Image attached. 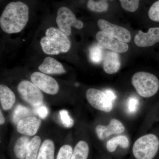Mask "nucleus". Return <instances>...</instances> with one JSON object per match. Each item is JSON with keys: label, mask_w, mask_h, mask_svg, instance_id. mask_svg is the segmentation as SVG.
<instances>
[{"label": "nucleus", "mask_w": 159, "mask_h": 159, "mask_svg": "<svg viewBox=\"0 0 159 159\" xmlns=\"http://www.w3.org/2000/svg\"><path fill=\"white\" fill-rule=\"evenodd\" d=\"M105 93L112 101L115 100L117 98L116 95L114 93L113 91L110 89H107L105 91Z\"/></svg>", "instance_id": "31"}, {"label": "nucleus", "mask_w": 159, "mask_h": 159, "mask_svg": "<svg viewBox=\"0 0 159 159\" xmlns=\"http://www.w3.org/2000/svg\"><path fill=\"white\" fill-rule=\"evenodd\" d=\"M36 159H55V145L52 140L47 139L43 142Z\"/></svg>", "instance_id": "17"}, {"label": "nucleus", "mask_w": 159, "mask_h": 159, "mask_svg": "<svg viewBox=\"0 0 159 159\" xmlns=\"http://www.w3.org/2000/svg\"><path fill=\"white\" fill-rule=\"evenodd\" d=\"M140 0H119L121 6L124 10L134 12L139 8V2Z\"/></svg>", "instance_id": "26"}, {"label": "nucleus", "mask_w": 159, "mask_h": 159, "mask_svg": "<svg viewBox=\"0 0 159 159\" xmlns=\"http://www.w3.org/2000/svg\"><path fill=\"white\" fill-rule=\"evenodd\" d=\"M41 123L40 119L35 117H28L22 119L17 124L18 132L28 136H33L37 132Z\"/></svg>", "instance_id": "13"}, {"label": "nucleus", "mask_w": 159, "mask_h": 159, "mask_svg": "<svg viewBox=\"0 0 159 159\" xmlns=\"http://www.w3.org/2000/svg\"><path fill=\"white\" fill-rule=\"evenodd\" d=\"M134 43L139 47H149L159 42V28H152L147 33L139 31L134 40Z\"/></svg>", "instance_id": "11"}, {"label": "nucleus", "mask_w": 159, "mask_h": 159, "mask_svg": "<svg viewBox=\"0 0 159 159\" xmlns=\"http://www.w3.org/2000/svg\"><path fill=\"white\" fill-rule=\"evenodd\" d=\"M0 118H1V119H0V124H1V125H2V124L5 123V119L4 116H3V114H2V111L1 110L0 111Z\"/></svg>", "instance_id": "32"}, {"label": "nucleus", "mask_w": 159, "mask_h": 159, "mask_svg": "<svg viewBox=\"0 0 159 159\" xmlns=\"http://www.w3.org/2000/svg\"><path fill=\"white\" fill-rule=\"evenodd\" d=\"M36 113L37 115L39 116L40 118L42 119H45L48 115V108L45 106H39L37 107Z\"/></svg>", "instance_id": "30"}, {"label": "nucleus", "mask_w": 159, "mask_h": 159, "mask_svg": "<svg viewBox=\"0 0 159 159\" xmlns=\"http://www.w3.org/2000/svg\"><path fill=\"white\" fill-rule=\"evenodd\" d=\"M31 114V111L28 107L19 104L15 108L12 116V120L15 124H18L22 119L27 118Z\"/></svg>", "instance_id": "23"}, {"label": "nucleus", "mask_w": 159, "mask_h": 159, "mask_svg": "<svg viewBox=\"0 0 159 159\" xmlns=\"http://www.w3.org/2000/svg\"><path fill=\"white\" fill-rule=\"evenodd\" d=\"M159 148V140L155 135L148 134L137 139L133 146V153L136 159H152Z\"/></svg>", "instance_id": "4"}, {"label": "nucleus", "mask_w": 159, "mask_h": 159, "mask_svg": "<svg viewBox=\"0 0 159 159\" xmlns=\"http://www.w3.org/2000/svg\"><path fill=\"white\" fill-rule=\"evenodd\" d=\"M129 145V141L127 137L124 135H119L108 140L107 143V149L110 152L116 151L118 146L121 148H126Z\"/></svg>", "instance_id": "19"}, {"label": "nucleus", "mask_w": 159, "mask_h": 159, "mask_svg": "<svg viewBox=\"0 0 159 159\" xmlns=\"http://www.w3.org/2000/svg\"><path fill=\"white\" fill-rule=\"evenodd\" d=\"M108 0H88V8L91 11L102 12L107 11L108 8Z\"/></svg>", "instance_id": "22"}, {"label": "nucleus", "mask_w": 159, "mask_h": 159, "mask_svg": "<svg viewBox=\"0 0 159 159\" xmlns=\"http://www.w3.org/2000/svg\"><path fill=\"white\" fill-rule=\"evenodd\" d=\"M59 114L61 122L66 127L71 128L74 125V120L69 116L67 111L62 110L60 111Z\"/></svg>", "instance_id": "27"}, {"label": "nucleus", "mask_w": 159, "mask_h": 159, "mask_svg": "<svg viewBox=\"0 0 159 159\" xmlns=\"http://www.w3.org/2000/svg\"><path fill=\"white\" fill-rule=\"evenodd\" d=\"M97 24L101 31L117 39L120 41L125 43L130 41V32L125 28L111 24L103 19H99Z\"/></svg>", "instance_id": "10"}, {"label": "nucleus", "mask_w": 159, "mask_h": 159, "mask_svg": "<svg viewBox=\"0 0 159 159\" xmlns=\"http://www.w3.org/2000/svg\"><path fill=\"white\" fill-rule=\"evenodd\" d=\"M31 82L47 93L55 95L59 91V85L53 77L42 72H35L31 76Z\"/></svg>", "instance_id": "8"}, {"label": "nucleus", "mask_w": 159, "mask_h": 159, "mask_svg": "<svg viewBox=\"0 0 159 159\" xmlns=\"http://www.w3.org/2000/svg\"><path fill=\"white\" fill-rule=\"evenodd\" d=\"M30 141L27 136L20 137L15 143L13 152L16 159H25L26 151L28 143Z\"/></svg>", "instance_id": "18"}, {"label": "nucleus", "mask_w": 159, "mask_h": 159, "mask_svg": "<svg viewBox=\"0 0 159 159\" xmlns=\"http://www.w3.org/2000/svg\"><path fill=\"white\" fill-rule=\"evenodd\" d=\"M148 15L149 18L156 22H159V0L151 6Z\"/></svg>", "instance_id": "29"}, {"label": "nucleus", "mask_w": 159, "mask_h": 159, "mask_svg": "<svg viewBox=\"0 0 159 159\" xmlns=\"http://www.w3.org/2000/svg\"><path fill=\"white\" fill-rule=\"evenodd\" d=\"M139 101L135 97H129L127 101V108L128 112L130 114L135 113L139 107Z\"/></svg>", "instance_id": "28"}, {"label": "nucleus", "mask_w": 159, "mask_h": 159, "mask_svg": "<svg viewBox=\"0 0 159 159\" xmlns=\"http://www.w3.org/2000/svg\"><path fill=\"white\" fill-rule=\"evenodd\" d=\"M41 139L39 136H36L31 139L27 146L25 159H36L40 148Z\"/></svg>", "instance_id": "20"}, {"label": "nucleus", "mask_w": 159, "mask_h": 159, "mask_svg": "<svg viewBox=\"0 0 159 159\" xmlns=\"http://www.w3.org/2000/svg\"><path fill=\"white\" fill-rule=\"evenodd\" d=\"M132 84L138 93L145 98H149L157 93L159 81L153 74L145 72L135 73L132 78Z\"/></svg>", "instance_id": "3"}, {"label": "nucleus", "mask_w": 159, "mask_h": 159, "mask_svg": "<svg viewBox=\"0 0 159 159\" xmlns=\"http://www.w3.org/2000/svg\"><path fill=\"white\" fill-rule=\"evenodd\" d=\"M96 38L98 42L97 46L100 48L109 49L120 53H125L128 51L129 46L127 44L120 41L103 31L97 32Z\"/></svg>", "instance_id": "9"}, {"label": "nucleus", "mask_w": 159, "mask_h": 159, "mask_svg": "<svg viewBox=\"0 0 159 159\" xmlns=\"http://www.w3.org/2000/svg\"><path fill=\"white\" fill-rule=\"evenodd\" d=\"M39 70L45 74H62L66 73L63 66L57 60L52 57H46L38 68Z\"/></svg>", "instance_id": "15"}, {"label": "nucleus", "mask_w": 159, "mask_h": 159, "mask_svg": "<svg viewBox=\"0 0 159 159\" xmlns=\"http://www.w3.org/2000/svg\"><path fill=\"white\" fill-rule=\"evenodd\" d=\"M89 56L91 60L93 62L99 63L103 60L102 49L97 45L92 47L90 50Z\"/></svg>", "instance_id": "24"}, {"label": "nucleus", "mask_w": 159, "mask_h": 159, "mask_svg": "<svg viewBox=\"0 0 159 159\" xmlns=\"http://www.w3.org/2000/svg\"><path fill=\"white\" fill-rule=\"evenodd\" d=\"M16 97L13 92L7 86L0 85V101L4 110L10 109L15 102Z\"/></svg>", "instance_id": "16"}, {"label": "nucleus", "mask_w": 159, "mask_h": 159, "mask_svg": "<svg viewBox=\"0 0 159 159\" xmlns=\"http://www.w3.org/2000/svg\"><path fill=\"white\" fill-rule=\"evenodd\" d=\"M40 89L28 80H23L18 86V91L22 99L34 107L42 105L43 96Z\"/></svg>", "instance_id": "6"}, {"label": "nucleus", "mask_w": 159, "mask_h": 159, "mask_svg": "<svg viewBox=\"0 0 159 159\" xmlns=\"http://www.w3.org/2000/svg\"><path fill=\"white\" fill-rule=\"evenodd\" d=\"M73 149L70 145H63L59 148L56 159H71Z\"/></svg>", "instance_id": "25"}, {"label": "nucleus", "mask_w": 159, "mask_h": 159, "mask_svg": "<svg viewBox=\"0 0 159 159\" xmlns=\"http://www.w3.org/2000/svg\"><path fill=\"white\" fill-rule=\"evenodd\" d=\"M29 20V9L21 2H11L6 6L0 17V26L8 34L22 31Z\"/></svg>", "instance_id": "1"}, {"label": "nucleus", "mask_w": 159, "mask_h": 159, "mask_svg": "<svg viewBox=\"0 0 159 159\" xmlns=\"http://www.w3.org/2000/svg\"><path fill=\"white\" fill-rule=\"evenodd\" d=\"M44 53L49 55H57L67 52L71 47L68 36L59 29L49 28L46 30L45 36L40 40Z\"/></svg>", "instance_id": "2"}, {"label": "nucleus", "mask_w": 159, "mask_h": 159, "mask_svg": "<svg viewBox=\"0 0 159 159\" xmlns=\"http://www.w3.org/2000/svg\"><path fill=\"white\" fill-rule=\"evenodd\" d=\"M89 147L85 141H80L75 145L71 159H88Z\"/></svg>", "instance_id": "21"}, {"label": "nucleus", "mask_w": 159, "mask_h": 159, "mask_svg": "<svg viewBox=\"0 0 159 159\" xmlns=\"http://www.w3.org/2000/svg\"><path fill=\"white\" fill-rule=\"evenodd\" d=\"M125 129L122 122L116 119L111 120L108 125H99L96 128L97 136L101 140L108 138L111 135L122 133Z\"/></svg>", "instance_id": "12"}, {"label": "nucleus", "mask_w": 159, "mask_h": 159, "mask_svg": "<svg viewBox=\"0 0 159 159\" xmlns=\"http://www.w3.org/2000/svg\"><path fill=\"white\" fill-rule=\"evenodd\" d=\"M103 69L106 73L112 74H116L119 71L121 62L117 52L107 51L103 56Z\"/></svg>", "instance_id": "14"}, {"label": "nucleus", "mask_w": 159, "mask_h": 159, "mask_svg": "<svg viewBox=\"0 0 159 159\" xmlns=\"http://www.w3.org/2000/svg\"><path fill=\"white\" fill-rule=\"evenodd\" d=\"M56 20L60 30L68 36L71 34V27L81 29L84 27L83 23L76 18L70 9L64 6L57 10Z\"/></svg>", "instance_id": "5"}, {"label": "nucleus", "mask_w": 159, "mask_h": 159, "mask_svg": "<svg viewBox=\"0 0 159 159\" xmlns=\"http://www.w3.org/2000/svg\"><path fill=\"white\" fill-rule=\"evenodd\" d=\"M86 97L89 104L98 110L109 112L113 109L112 101L104 92L97 89H89Z\"/></svg>", "instance_id": "7"}]
</instances>
